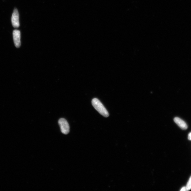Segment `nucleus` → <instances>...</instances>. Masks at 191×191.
Wrapping results in <instances>:
<instances>
[{
    "label": "nucleus",
    "instance_id": "f257e3e1",
    "mask_svg": "<svg viewBox=\"0 0 191 191\" xmlns=\"http://www.w3.org/2000/svg\"><path fill=\"white\" fill-rule=\"evenodd\" d=\"M92 104L95 110L98 111L100 114L104 117H109V114L108 111L99 99L96 98L92 99Z\"/></svg>",
    "mask_w": 191,
    "mask_h": 191
},
{
    "label": "nucleus",
    "instance_id": "f03ea898",
    "mask_svg": "<svg viewBox=\"0 0 191 191\" xmlns=\"http://www.w3.org/2000/svg\"><path fill=\"white\" fill-rule=\"evenodd\" d=\"M58 124L61 128V132L65 135L69 132V126L67 120L64 118H61L59 120Z\"/></svg>",
    "mask_w": 191,
    "mask_h": 191
},
{
    "label": "nucleus",
    "instance_id": "7ed1b4c3",
    "mask_svg": "<svg viewBox=\"0 0 191 191\" xmlns=\"http://www.w3.org/2000/svg\"><path fill=\"white\" fill-rule=\"evenodd\" d=\"M11 22L12 25L14 28H17L19 27V15L17 9H15L13 10L11 17Z\"/></svg>",
    "mask_w": 191,
    "mask_h": 191
},
{
    "label": "nucleus",
    "instance_id": "20e7f679",
    "mask_svg": "<svg viewBox=\"0 0 191 191\" xmlns=\"http://www.w3.org/2000/svg\"><path fill=\"white\" fill-rule=\"evenodd\" d=\"M13 37L15 46L19 48L21 45V33L20 31L15 29L13 32Z\"/></svg>",
    "mask_w": 191,
    "mask_h": 191
},
{
    "label": "nucleus",
    "instance_id": "39448f33",
    "mask_svg": "<svg viewBox=\"0 0 191 191\" xmlns=\"http://www.w3.org/2000/svg\"><path fill=\"white\" fill-rule=\"evenodd\" d=\"M174 121L180 128L183 130H186L188 129V126L185 122L183 120L178 117L175 118Z\"/></svg>",
    "mask_w": 191,
    "mask_h": 191
},
{
    "label": "nucleus",
    "instance_id": "423d86ee",
    "mask_svg": "<svg viewBox=\"0 0 191 191\" xmlns=\"http://www.w3.org/2000/svg\"><path fill=\"white\" fill-rule=\"evenodd\" d=\"M186 191L190 190L191 189V176L188 182L187 185L186 186Z\"/></svg>",
    "mask_w": 191,
    "mask_h": 191
},
{
    "label": "nucleus",
    "instance_id": "0eeeda50",
    "mask_svg": "<svg viewBox=\"0 0 191 191\" xmlns=\"http://www.w3.org/2000/svg\"><path fill=\"white\" fill-rule=\"evenodd\" d=\"M180 191H186V187H183V188H182Z\"/></svg>",
    "mask_w": 191,
    "mask_h": 191
},
{
    "label": "nucleus",
    "instance_id": "6e6552de",
    "mask_svg": "<svg viewBox=\"0 0 191 191\" xmlns=\"http://www.w3.org/2000/svg\"><path fill=\"white\" fill-rule=\"evenodd\" d=\"M188 139L189 140H191V133L189 134L188 136Z\"/></svg>",
    "mask_w": 191,
    "mask_h": 191
}]
</instances>
